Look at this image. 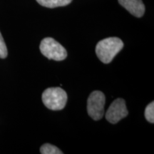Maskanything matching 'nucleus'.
I'll return each mask as SVG.
<instances>
[{
    "label": "nucleus",
    "mask_w": 154,
    "mask_h": 154,
    "mask_svg": "<svg viewBox=\"0 0 154 154\" xmlns=\"http://www.w3.org/2000/svg\"><path fill=\"white\" fill-rule=\"evenodd\" d=\"M123 47L124 42L121 38L109 37L98 42L96 47V53L101 62L109 63Z\"/></svg>",
    "instance_id": "obj_1"
},
{
    "label": "nucleus",
    "mask_w": 154,
    "mask_h": 154,
    "mask_svg": "<svg viewBox=\"0 0 154 154\" xmlns=\"http://www.w3.org/2000/svg\"><path fill=\"white\" fill-rule=\"evenodd\" d=\"M42 102L52 111L62 110L67 102V94L60 87L48 88L42 94Z\"/></svg>",
    "instance_id": "obj_2"
},
{
    "label": "nucleus",
    "mask_w": 154,
    "mask_h": 154,
    "mask_svg": "<svg viewBox=\"0 0 154 154\" xmlns=\"http://www.w3.org/2000/svg\"><path fill=\"white\" fill-rule=\"evenodd\" d=\"M40 152L42 154H62L63 152L58 149L57 146L49 143H45L40 148Z\"/></svg>",
    "instance_id": "obj_8"
},
{
    "label": "nucleus",
    "mask_w": 154,
    "mask_h": 154,
    "mask_svg": "<svg viewBox=\"0 0 154 154\" xmlns=\"http://www.w3.org/2000/svg\"><path fill=\"white\" fill-rule=\"evenodd\" d=\"M128 114V111L126 109L125 100L117 99L113 101L107 110L106 113V119L111 124H115L126 117Z\"/></svg>",
    "instance_id": "obj_5"
},
{
    "label": "nucleus",
    "mask_w": 154,
    "mask_h": 154,
    "mask_svg": "<svg viewBox=\"0 0 154 154\" xmlns=\"http://www.w3.org/2000/svg\"><path fill=\"white\" fill-rule=\"evenodd\" d=\"M7 54H8V51H7V46H6L4 38L0 32V58L5 59L7 57Z\"/></svg>",
    "instance_id": "obj_10"
},
{
    "label": "nucleus",
    "mask_w": 154,
    "mask_h": 154,
    "mask_svg": "<svg viewBox=\"0 0 154 154\" xmlns=\"http://www.w3.org/2000/svg\"><path fill=\"white\" fill-rule=\"evenodd\" d=\"M106 97L103 92L94 91L90 94L87 100V112L91 119L99 121L104 115Z\"/></svg>",
    "instance_id": "obj_4"
},
{
    "label": "nucleus",
    "mask_w": 154,
    "mask_h": 154,
    "mask_svg": "<svg viewBox=\"0 0 154 154\" xmlns=\"http://www.w3.org/2000/svg\"><path fill=\"white\" fill-rule=\"evenodd\" d=\"M40 5L47 8L64 7L70 4L72 0H36Z\"/></svg>",
    "instance_id": "obj_7"
},
{
    "label": "nucleus",
    "mask_w": 154,
    "mask_h": 154,
    "mask_svg": "<svg viewBox=\"0 0 154 154\" xmlns=\"http://www.w3.org/2000/svg\"><path fill=\"white\" fill-rule=\"evenodd\" d=\"M145 117L149 122L153 124L154 122V102L150 103L145 109Z\"/></svg>",
    "instance_id": "obj_9"
},
{
    "label": "nucleus",
    "mask_w": 154,
    "mask_h": 154,
    "mask_svg": "<svg viewBox=\"0 0 154 154\" xmlns=\"http://www.w3.org/2000/svg\"><path fill=\"white\" fill-rule=\"evenodd\" d=\"M40 51L44 57L55 61L64 60L67 57L66 49L53 38L47 37L41 42Z\"/></svg>",
    "instance_id": "obj_3"
},
{
    "label": "nucleus",
    "mask_w": 154,
    "mask_h": 154,
    "mask_svg": "<svg viewBox=\"0 0 154 154\" xmlns=\"http://www.w3.org/2000/svg\"><path fill=\"white\" fill-rule=\"evenodd\" d=\"M120 5L134 17H143L145 12V6L142 0H118Z\"/></svg>",
    "instance_id": "obj_6"
}]
</instances>
